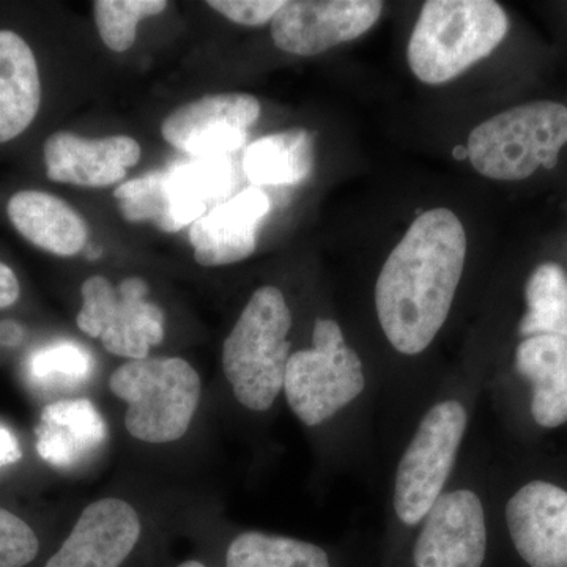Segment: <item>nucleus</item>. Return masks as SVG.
Segmentation results:
<instances>
[{
    "mask_svg": "<svg viewBox=\"0 0 567 567\" xmlns=\"http://www.w3.org/2000/svg\"><path fill=\"white\" fill-rule=\"evenodd\" d=\"M464 224L447 208L424 212L388 256L375 284V308L398 352H424L442 330L464 274Z\"/></svg>",
    "mask_w": 567,
    "mask_h": 567,
    "instance_id": "nucleus-1",
    "label": "nucleus"
},
{
    "mask_svg": "<svg viewBox=\"0 0 567 567\" xmlns=\"http://www.w3.org/2000/svg\"><path fill=\"white\" fill-rule=\"evenodd\" d=\"M507 31L506 11L494 0H431L417 17L406 61L424 84H446L491 55Z\"/></svg>",
    "mask_w": 567,
    "mask_h": 567,
    "instance_id": "nucleus-2",
    "label": "nucleus"
},
{
    "mask_svg": "<svg viewBox=\"0 0 567 567\" xmlns=\"http://www.w3.org/2000/svg\"><path fill=\"white\" fill-rule=\"evenodd\" d=\"M292 315L281 290L257 289L223 347V369L235 398L246 409L265 412L284 390L290 358Z\"/></svg>",
    "mask_w": 567,
    "mask_h": 567,
    "instance_id": "nucleus-3",
    "label": "nucleus"
},
{
    "mask_svg": "<svg viewBox=\"0 0 567 567\" xmlns=\"http://www.w3.org/2000/svg\"><path fill=\"white\" fill-rule=\"evenodd\" d=\"M567 144V107L555 102L520 104L477 125L466 155L492 181H525L539 167L554 169Z\"/></svg>",
    "mask_w": 567,
    "mask_h": 567,
    "instance_id": "nucleus-4",
    "label": "nucleus"
},
{
    "mask_svg": "<svg viewBox=\"0 0 567 567\" xmlns=\"http://www.w3.org/2000/svg\"><path fill=\"white\" fill-rule=\"evenodd\" d=\"M110 386L128 404L126 431L145 443L181 440L200 399V377L182 358L128 361L112 372Z\"/></svg>",
    "mask_w": 567,
    "mask_h": 567,
    "instance_id": "nucleus-5",
    "label": "nucleus"
},
{
    "mask_svg": "<svg viewBox=\"0 0 567 567\" xmlns=\"http://www.w3.org/2000/svg\"><path fill=\"white\" fill-rule=\"evenodd\" d=\"M363 363L347 346L341 327L317 319L312 349L290 354L284 391L295 415L306 425H319L363 393Z\"/></svg>",
    "mask_w": 567,
    "mask_h": 567,
    "instance_id": "nucleus-6",
    "label": "nucleus"
},
{
    "mask_svg": "<svg viewBox=\"0 0 567 567\" xmlns=\"http://www.w3.org/2000/svg\"><path fill=\"white\" fill-rule=\"evenodd\" d=\"M465 429L461 402H440L425 413L395 476L394 509L402 524H421L442 495Z\"/></svg>",
    "mask_w": 567,
    "mask_h": 567,
    "instance_id": "nucleus-7",
    "label": "nucleus"
},
{
    "mask_svg": "<svg viewBox=\"0 0 567 567\" xmlns=\"http://www.w3.org/2000/svg\"><path fill=\"white\" fill-rule=\"evenodd\" d=\"M82 308L76 317L82 333L102 339L104 349L117 357L144 360L164 339V315L147 301L144 279L126 278L117 287L103 276L82 284Z\"/></svg>",
    "mask_w": 567,
    "mask_h": 567,
    "instance_id": "nucleus-8",
    "label": "nucleus"
},
{
    "mask_svg": "<svg viewBox=\"0 0 567 567\" xmlns=\"http://www.w3.org/2000/svg\"><path fill=\"white\" fill-rule=\"evenodd\" d=\"M382 11L377 0H293L276 13L271 39L281 51L309 58L364 35Z\"/></svg>",
    "mask_w": 567,
    "mask_h": 567,
    "instance_id": "nucleus-9",
    "label": "nucleus"
},
{
    "mask_svg": "<svg viewBox=\"0 0 567 567\" xmlns=\"http://www.w3.org/2000/svg\"><path fill=\"white\" fill-rule=\"evenodd\" d=\"M260 115L249 93H219L183 104L163 121L162 134L178 151L196 158H218L238 151Z\"/></svg>",
    "mask_w": 567,
    "mask_h": 567,
    "instance_id": "nucleus-10",
    "label": "nucleus"
},
{
    "mask_svg": "<svg viewBox=\"0 0 567 567\" xmlns=\"http://www.w3.org/2000/svg\"><path fill=\"white\" fill-rule=\"evenodd\" d=\"M487 527L480 496L472 491L440 495L424 517L412 567H483Z\"/></svg>",
    "mask_w": 567,
    "mask_h": 567,
    "instance_id": "nucleus-11",
    "label": "nucleus"
},
{
    "mask_svg": "<svg viewBox=\"0 0 567 567\" xmlns=\"http://www.w3.org/2000/svg\"><path fill=\"white\" fill-rule=\"evenodd\" d=\"M507 529L529 567H567V492L533 481L507 502Z\"/></svg>",
    "mask_w": 567,
    "mask_h": 567,
    "instance_id": "nucleus-12",
    "label": "nucleus"
},
{
    "mask_svg": "<svg viewBox=\"0 0 567 567\" xmlns=\"http://www.w3.org/2000/svg\"><path fill=\"white\" fill-rule=\"evenodd\" d=\"M141 536V520L128 503L103 498L85 507L73 532L47 567H121Z\"/></svg>",
    "mask_w": 567,
    "mask_h": 567,
    "instance_id": "nucleus-13",
    "label": "nucleus"
},
{
    "mask_svg": "<svg viewBox=\"0 0 567 567\" xmlns=\"http://www.w3.org/2000/svg\"><path fill=\"white\" fill-rule=\"evenodd\" d=\"M140 159L141 145L130 136L84 140L59 132L44 144L48 178L87 188H106L122 182Z\"/></svg>",
    "mask_w": 567,
    "mask_h": 567,
    "instance_id": "nucleus-14",
    "label": "nucleus"
},
{
    "mask_svg": "<svg viewBox=\"0 0 567 567\" xmlns=\"http://www.w3.org/2000/svg\"><path fill=\"white\" fill-rule=\"evenodd\" d=\"M270 212V199L257 186L216 205L192 224L194 259L203 267L241 262L256 251L257 227Z\"/></svg>",
    "mask_w": 567,
    "mask_h": 567,
    "instance_id": "nucleus-15",
    "label": "nucleus"
},
{
    "mask_svg": "<svg viewBox=\"0 0 567 567\" xmlns=\"http://www.w3.org/2000/svg\"><path fill=\"white\" fill-rule=\"evenodd\" d=\"M35 435L37 451L47 464L71 468L103 445L107 431L91 401L73 399L44 406Z\"/></svg>",
    "mask_w": 567,
    "mask_h": 567,
    "instance_id": "nucleus-16",
    "label": "nucleus"
},
{
    "mask_svg": "<svg viewBox=\"0 0 567 567\" xmlns=\"http://www.w3.org/2000/svg\"><path fill=\"white\" fill-rule=\"evenodd\" d=\"M7 213L25 240L55 256H74L87 244L84 219L65 200L50 193H17L11 196Z\"/></svg>",
    "mask_w": 567,
    "mask_h": 567,
    "instance_id": "nucleus-17",
    "label": "nucleus"
},
{
    "mask_svg": "<svg viewBox=\"0 0 567 567\" xmlns=\"http://www.w3.org/2000/svg\"><path fill=\"white\" fill-rule=\"evenodd\" d=\"M516 369L532 383V415L536 423L547 429L567 423V339H525L517 347Z\"/></svg>",
    "mask_w": 567,
    "mask_h": 567,
    "instance_id": "nucleus-18",
    "label": "nucleus"
},
{
    "mask_svg": "<svg viewBox=\"0 0 567 567\" xmlns=\"http://www.w3.org/2000/svg\"><path fill=\"white\" fill-rule=\"evenodd\" d=\"M41 102L35 55L17 32L0 31V144L31 126Z\"/></svg>",
    "mask_w": 567,
    "mask_h": 567,
    "instance_id": "nucleus-19",
    "label": "nucleus"
},
{
    "mask_svg": "<svg viewBox=\"0 0 567 567\" xmlns=\"http://www.w3.org/2000/svg\"><path fill=\"white\" fill-rule=\"evenodd\" d=\"M164 185L169 194L175 229L181 230L216 205L226 203L235 186L234 166L224 156L199 158L164 174Z\"/></svg>",
    "mask_w": 567,
    "mask_h": 567,
    "instance_id": "nucleus-20",
    "label": "nucleus"
},
{
    "mask_svg": "<svg viewBox=\"0 0 567 567\" xmlns=\"http://www.w3.org/2000/svg\"><path fill=\"white\" fill-rule=\"evenodd\" d=\"M315 167V137L306 130L270 134L249 145L245 153L246 177L262 185H297Z\"/></svg>",
    "mask_w": 567,
    "mask_h": 567,
    "instance_id": "nucleus-21",
    "label": "nucleus"
},
{
    "mask_svg": "<svg viewBox=\"0 0 567 567\" xmlns=\"http://www.w3.org/2000/svg\"><path fill=\"white\" fill-rule=\"evenodd\" d=\"M525 298L527 312L518 324L520 336L567 339V274L561 265H539L528 278Z\"/></svg>",
    "mask_w": 567,
    "mask_h": 567,
    "instance_id": "nucleus-22",
    "label": "nucleus"
},
{
    "mask_svg": "<svg viewBox=\"0 0 567 567\" xmlns=\"http://www.w3.org/2000/svg\"><path fill=\"white\" fill-rule=\"evenodd\" d=\"M226 567H333L322 547L292 537L248 532L227 548Z\"/></svg>",
    "mask_w": 567,
    "mask_h": 567,
    "instance_id": "nucleus-23",
    "label": "nucleus"
},
{
    "mask_svg": "<svg viewBox=\"0 0 567 567\" xmlns=\"http://www.w3.org/2000/svg\"><path fill=\"white\" fill-rule=\"evenodd\" d=\"M92 371L91 354L71 342L41 347L29 357L25 374L39 388L74 386L87 380Z\"/></svg>",
    "mask_w": 567,
    "mask_h": 567,
    "instance_id": "nucleus-24",
    "label": "nucleus"
},
{
    "mask_svg": "<svg viewBox=\"0 0 567 567\" xmlns=\"http://www.w3.org/2000/svg\"><path fill=\"white\" fill-rule=\"evenodd\" d=\"M114 196L126 221L153 223L164 233H177L163 173L123 183L115 189Z\"/></svg>",
    "mask_w": 567,
    "mask_h": 567,
    "instance_id": "nucleus-25",
    "label": "nucleus"
},
{
    "mask_svg": "<svg viewBox=\"0 0 567 567\" xmlns=\"http://www.w3.org/2000/svg\"><path fill=\"white\" fill-rule=\"evenodd\" d=\"M166 0H96L93 2L96 28L110 50L125 52L137 37V24L166 10Z\"/></svg>",
    "mask_w": 567,
    "mask_h": 567,
    "instance_id": "nucleus-26",
    "label": "nucleus"
},
{
    "mask_svg": "<svg viewBox=\"0 0 567 567\" xmlns=\"http://www.w3.org/2000/svg\"><path fill=\"white\" fill-rule=\"evenodd\" d=\"M39 537L33 529L0 507V567H24L39 554Z\"/></svg>",
    "mask_w": 567,
    "mask_h": 567,
    "instance_id": "nucleus-27",
    "label": "nucleus"
},
{
    "mask_svg": "<svg viewBox=\"0 0 567 567\" xmlns=\"http://www.w3.org/2000/svg\"><path fill=\"white\" fill-rule=\"evenodd\" d=\"M284 3V0H210L207 6L237 24L264 25L274 21Z\"/></svg>",
    "mask_w": 567,
    "mask_h": 567,
    "instance_id": "nucleus-28",
    "label": "nucleus"
},
{
    "mask_svg": "<svg viewBox=\"0 0 567 567\" xmlns=\"http://www.w3.org/2000/svg\"><path fill=\"white\" fill-rule=\"evenodd\" d=\"M21 287L9 265L0 262V309L10 308L20 298Z\"/></svg>",
    "mask_w": 567,
    "mask_h": 567,
    "instance_id": "nucleus-29",
    "label": "nucleus"
},
{
    "mask_svg": "<svg viewBox=\"0 0 567 567\" xmlns=\"http://www.w3.org/2000/svg\"><path fill=\"white\" fill-rule=\"evenodd\" d=\"M22 457L20 442L10 427L0 423V468L17 464Z\"/></svg>",
    "mask_w": 567,
    "mask_h": 567,
    "instance_id": "nucleus-30",
    "label": "nucleus"
},
{
    "mask_svg": "<svg viewBox=\"0 0 567 567\" xmlns=\"http://www.w3.org/2000/svg\"><path fill=\"white\" fill-rule=\"evenodd\" d=\"M22 339V330L20 324L10 322L0 323V344L17 346Z\"/></svg>",
    "mask_w": 567,
    "mask_h": 567,
    "instance_id": "nucleus-31",
    "label": "nucleus"
},
{
    "mask_svg": "<svg viewBox=\"0 0 567 567\" xmlns=\"http://www.w3.org/2000/svg\"><path fill=\"white\" fill-rule=\"evenodd\" d=\"M177 567H207V566H204L203 563H199V561H186V563H182V565L177 566Z\"/></svg>",
    "mask_w": 567,
    "mask_h": 567,
    "instance_id": "nucleus-32",
    "label": "nucleus"
}]
</instances>
